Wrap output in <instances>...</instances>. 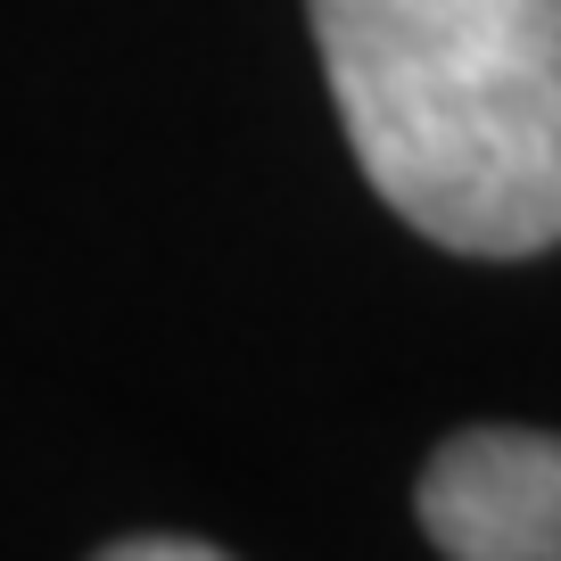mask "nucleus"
Wrapping results in <instances>:
<instances>
[{
	"label": "nucleus",
	"instance_id": "obj_1",
	"mask_svg": "<svg viewBox=\"0 0 561 561\" xmlns=\"http://www.w3.org/2000/svg\"><path fill=\"white\" fill-rule=\"evenodd\" d=\"M364 182L455 256L561 240V0H306Z\"/></svg>",
	"mask_w": 561,
	"mask_h": 561
},
{
	"label": "nucleus",
	"instance_id": "obj_3",
	"mask_svg": "<svg viewBox=\"0 0 561 561\" xmlns=\"http://www.w3.org/2000/svg\"><path fill=\"white\" fill-rule=\"evenodd\" d=\"M100 553L107 561H215V545L207 537H116Z\"/></svg>",
	"mask_w": 561,
	"mask_h": 561
},
{
	"label": "nucleus",
	"instance_id": "obj_2",
	"mask_svg": "<svg viewBox=\"0 0 561 561\" xmlns=\"http://www.w3.org/2000/svg\"><path fill=\"white\" fill-rule=\"evenodd\" d=\"M421 528L455 561H561V438L462 430L421 471Z\"/></svg>",
	"mask_w": 561,
	"mask_h": 561
}]
</instances>
